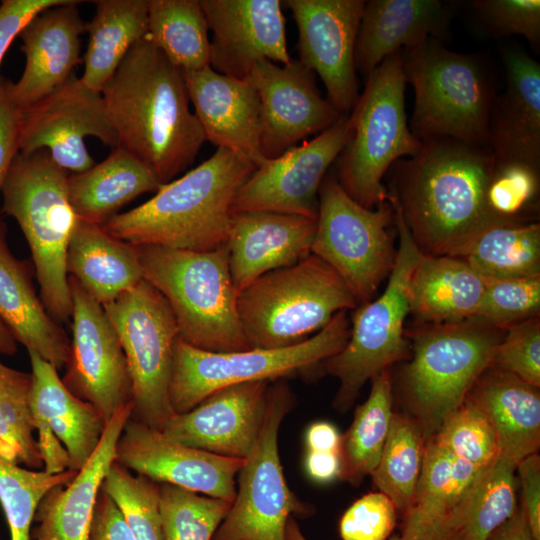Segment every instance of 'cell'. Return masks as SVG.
<instances>
[{"instance_id":"1","label":"cell","mask_w":540,"mask_h":540,"mask_svg":"<svg viewBox=\"0 0 540 540\" xmlns=\"http://www.w3.org/2000/svg\"><path fill=\"white\" fill-rule=\"evenodd\" d=\"M394 164V189L388 193L424 255L459 257L484 229L510 220L488 203L495 168L488 146L429 138L415 155Z\"/></svg>"},{"instance_id":"2","label":"cell","mask_w":540,"mask_h":540,"mask_svg":"<svg viewBox=\"0 0 540 540\" xmlns=\"http://www.w3.org/2000/svg\"><path fill=\"white\" fill-rule=\"evenodd\" d=\"M119 147L166 184L193 164L204 132L190 110L182 71L148 34L133 45L101 90Z\"/></svg>"},{"instance_id":"3","label":"cell","mask_w":540,"mask_h":540,"mask_svg":"<svg viewBox=\"0 0 540 540\" xmlns=\"http://www.w3.org/2000/svg\"><path fill=\"white\" fill-rule=\"evenodd\" d=\"M254 170L244 156L217 148L196 168L102 227L133 245L214 250L226 244L234 198Z\"/></svg>"},{"instance_id":"4","label":"cell","mask_w":540,"mask_h":540,"mask_svg":"<svg viewBox=\"0 0 540 540\" xmlns=\"http://www.w3.org/2000/svg\"><path fill=\"white\" fill-rule=\"evenodd\" d=\"M135 247L143 279L168 302L183 341L210 352L250 349L238 317L226 244L210 251Z\"/></svg>"},{"instance_id":"5","label":"cell","mask_w":540,"mask_h":540,"mask_svg":"<svg viewBox=\"0 0 540 540\" xmlns=\"http://www.w3.org/2000/svg\"><path fill=\"white\" fill-rule=\"evenodd\" d=\"M67 179V171L41 149L17 154L1 190V210L22 230L40 298L58 323L67 322L72 314L66 255L78 219L69 200Z\"/></svg>"},{"instance_id":"6","label":"cell","mask_w":540,"mask_h":540,"mask_svg":"<svg viewBox=\"0 0 540 540\" xmlns=\"http://www.w3.org/2000/svg\"><path fill=\"white\" fill-rule=\"evenodd\" d=\"M358 302L342 278L310 253L294 265L268 272L241 290L237 312L250 349L296 345Z\"/></svg>"},{"instance_id":"7","label":"cell","mask_w":540,"mask_h":540,"mask_svg":"<svg viewBox=\"0 0 540 540\" xmlns=\"http://www.w3.org/2000/svg\"><path fill=\"white\" fill-rule=\"evenodd\" d=\"M406 84L414 90L412 134L420 141L451 138L488 146L494 86L483 61L429 38L401 51Z\"/></svg>"},{"instance_id":"8","label":"cell","mask_w":540,"mask_h":540,"mask_svg":"<svg viewBox=\"0 0 540 540\" xmlns=\"http://www.w3.org/2000/svg\"><path fill=\"white\" fill-rule=\"evenodd\" d=\"M506 330L471 321L426 324L411 334L403 395L427 439L467 398L491 366Z\"/></svg>"},{"instance_id":"9","label":"cell","mask_w":540,"mask_h":540,"mask_svg":"<svg viewBox=\"0 0 540 540\" xmlns=\"http://www.w3.org/2000/svg\"><path fill=\"white\" fill-rule=\"evenodd\" d=\"M405 87L399 51L369 75L350 112L352 129L339 155L338 181L353 200L368 209L388 201L384 175L397 160L415 155L422 145L408 127Z\"/></svg>"},{"instance_id":"10","label":"cell","mask_w":540,"mask_h":540,"mask_svg":"<svg viewBox=\"0 0 540 540\" xmlns=\"http://www.w3.org/2000/svg\"><path fill=\"white\" fill-rule=\"evenodd\" d=\"M388 201L394 210L399 246L386 288L374 301L355 308L347 343L323 362L326 372L339 380L333 407L341 413L353 406L368 380L410 356L404 322L410 313L411 277L423 254L390 194Z\"/></svg>"},{"instance_id":"11","label":"cell","mask_w":540,"mask_h":540,"mask_svg":"<svg viewBox=\"0 0 540 540\" xmlns=\"http://www.w3.org/2000/svg\"><path fill=\"white\" fill-rule=\"evenodd\" d=\"M349 335L346 311H340L310 338L279 349L210 352L178 336L169 385L171 408L174 414H183L221 388L250 381H275L323 363L345 346Z\"/></svg>"},{"instance_id":"12","label":"cell","mask_w":540,"mask_h":540,"mask_svg":"<svg viewBox=\"0 0 540 540\" xmlns=\"http://www.w3.org/2000/svg\"><path fill=\"white\" fill-rule=\"evenodd\" d=\"M318 197L311 253L342 278L358 306L367 303L395 262L388 232L395 220L393 207L389 201L376 209L361 206L333 176L324 178Z\"/></svg>"},{"instance_id":"13","label":"cell","mask_w":540,"mask_h":540,"mask_svg":"<svg viewBox=\"0 0 540 540\" xmlns=\"http://www.w3.org/2000/svg\"><path fill=\"white\" fill-rule=\"evenodd\" d=\"M103 307L126 356L133 386L131 418L162 430L175 415L169 399L178 337L175 316L161 293L144 279Z\"/></svg>"},{"instance_id":"14","label":"cell","mask_w":540,"mask_h":540,"mask_svg":"<svg viewBox=\"0 0 540 540\" xmlns=\"http://www.w3.org/2000/svg\"><path fill=\"white\" fill-rule=\"evenodd\" d=\"M294 400L284 382L272 381L260 435L238 472L235 499L212 540H285L290 517L314 513L290 490L279 456V429Z\"/></svg>"},{"instance_id":"15","label":"cell","mask_w":540,"mask_h":540,"mask_svg":"<svg viewBox=\"0 0 540 540\" xmlns=\"http://www.w3.org/2000/svg\"><path fill=\"white\" fill-rule=\"evenodd\" d=\"M72 338L65 373L67 389L92 404L105 423L133 403V386L119 337L104 307L68 276Z\"/></svg>"},{"instance_id":"16","label":"cell","mask_w":540,"mask_h":540,"mask_svg":"<svg viewBox=\"0 0 540 540\" xmlns=\"http://www.w3.org/2000/svg\"><path fill=\"white\" fill-rule=\"evenodd\" d=\"M351 129L350 113L343 114L312 140L267 159L239 188L232 214L270 211L317 219L320 186L346 146Z\"/></svg>"},{"instance_id":"17","label":"cell","mask_w":540,"mask_h":540,"mask_svg":"<svg viewBox=\"0 0 540 540\" xmlns=\"http://www.w3.org/2000/svg\"><path fill=\"white\" fill-rule=\"evenodd\" d=\"M86 136L113 148L118 145L101 92L87 87L73 73L62 86L22 110L19 153L46 149L59 167L80 173L95 164L84 142Z\"/></svg>"},{"instance_id":"18","label":"cell","mask_w":540,"mask_h":540,"mask_svg":"<svg viewBox=\"0 0 540 540\" xmlns=\"http://www.w3.org/2000/svg\"><path fill=\"white\" fill-rule=\"evenodd\" d=\"M298 29L299 61L317 73L327 99L349 114L359 93L355 45L364 0H286Z\"/></svg>"},{"instance_id":"19","label":"cell","mask_w":540,"mask_h":540,"mask_svg":"<svg viewBox=\"0 0 540 540\" xmlns=\"http://www.w3.org/2000/svg\"><path fill=\"white\" fill-rule=\"evenodd\" d=\"M247 78L260 102V147L265 159L279 157L341 115L316 86L315 73L299 60L258 62Z\"/></svg>"},{"instance_id":"20","label":"cell","mask_w":540,"mask_h":540,"mask_svg":"<svg viewBox=\"0 0 540 540\" xmlns=\"http://www.w3.org/2000/svg\"><path fill=\"white\" fill-rule=\"evenodd\" d=\"M245 459L220 456L176 442L161 430L130 418L115 461L156 483L175 485L232 503L235 478Z\"/></svg>"},{"instance_id":"21","label":"cell","mask_w":540,"mask_h":540,"mask_svg":"<svg viewBox=\"0 0 540 540\" xmlns=\"http://www.w3.org/2000/svg\"><path fill=\"white\" fill-rule=\"evenodd\" d=\"M209 30L210 67L246 78L260 61H291L279 0H200Z\"/></svg>"},{"instance_id":"22","label":"cell","mask_w":540,"mask_h":540,"mask_svg":"<svg viewBox=\"0 0 540 540\" xmlns=\"http://www.w3.org/2000/svg\"><path fill=\"white\" fill-rule=\"evenodd\" d=\"M271 383L250 381L216 390L190 411L175 414L161 431L193 448L246 459L261 432Z\"/></svg>"},{"instance_id":"23","label":"cell","mask_w":540,"mask_h":540,"mask_svg":"<svg viewBox=\"0 0 540 540\" xmlns=\"http://www.w3.org/2000/svg\"><path fill=\"white\" fill-rule=\"evenodd\" d=\"M182 73L206 141L244 156L255 168L261 166L267 159L260 147V102L250 80L210 66Z\"/></svg>"},{"instance_id":"24","label":"cell","mask_w":540,"mask_h":540,"mask_svg":"<svg viewBox=\"0 0 540 540\" xmlns=\"http://www.w3.org/2000/svg\"><path fill=\"white\" fill-rule=\"evenodd\" d=\"M317 219L279 212L233 213L228 264L239 293L260 276L296 264L311 253Z\"/></svg>"},{"instance_id":"25","label":"cell","mask_w":540,"mask_h":540,"mask_svg":"<svg viewBox=\"0 0 540 540\" xmlns=\"http://www.w3.org/2000/svg\"><path fill=\"white\" fill-rule=\"evenodd\" d=\"M49 7L20 31L25 67L20 79L10 81L15 103L26 109L62 86L80 61V35L85 31L77 4Z\"/></svg>"},{"instance_id":"26","label":"cell","mask_w":540,"mask_h":540,"mask_svg":"<svg viewBox=\"0 0 540 540\" xmlns=\"http://www.w3.org/2000/svg\"><path fill=\"white\" fill-rule=\"evenodd\" d=\"M502 54L507 84L492 105L487 145L496 164L540 171V64L520 48Z\"/></svg>"},{"instance_id":"27","label":"cell","mask_w":540,"mask_h":540,"mask_svg":"<svg viewBox=\"0 0 540 540\" xmlns=\"http://www.w3.org/2000/svg\"><path fill=\"white\" fill-rule=\"evenodd\" d=\"M455 8L454 1H365L355 45L356 71L366 81L386 57L429 38L443 41Z\"/></svg>"},{"instance_id":"28","label":"cell","mask_w":540,"mask_h":540,"mask_svg":"<svg viewBox=\"0 0 540 540\" xmlns=\"http://www.w3.org/2000/svg\"><path fill=\"white\" fill-rule=\"evenodd\" d=\"M132 412L133 403L118 410L106 424L96 450L74 478L45 494L35 513L37 526L31 531L32 540H89L103 480L115 461L118 440Z\"/></svg>"},{"instance_id":"29","label":"cell","mask_w":540,"mask_h":540,"mask_svg":"<svg viewBox=\"0 0 540 540\" xmlns=\"http://www.w3.org/2000/svg\"><path fill=\"white\" fill-rule=\"evenodd\" d=\"M6 234V224L0 221V320L17 343L60 370L68 359L70 340L37 295L31 265L12 254Z\"/></svg>"},{"instance_id":"30","label":"cell","mask_w":540,"mask_h":540,"mask_svg":"<svg viewBox=\"0 0 540 540\" xmlns=\"http://www.w3.org/2000/svg\"><path fill=\"white\" fill-rule=\"evenodd\" d=\"M31 365L30 410L43 419L66 449L70 470L78 472L96 450L106 423L99 411L71 393L58 369L27 350Z\"/></svg>"},{"instance_id":"31","label":"cell","mask_w":540,"mask_h":540,"mask_svg":"<svg viewBox=\"0 0 540 540\" xmlns=\"http://www.w3.org/2000/svg\"><path fill=\"white\" fill-rule=\"evenodd\" d=\"M468 396L496 434L500 456L516 465L540 446V392L518 377L489 367Z\"/></svg>"},{"instance_id":"32","label":"cell","mask_w":540,"mask_h":540,"mask_svg":"<svg viewBox=\"0 0 540 540\" xmlns=\"http://www.w3.org/2000/svg\"><path fill=\"white\" fill-rule=\"evenodd\" d=\"M66 270L102 306L143 279L135 245L81 219L69 241Z\"/></svg>"},{"instance_id":"33","label":"cell","mask_w":540,"mask_h":540,"mask_svg":"<svg viewBox=\"0 0 540 540\" xmlns=\"http://www.w3.org/2000/svg\"><path fill=\"white\" fill-rule=\"evenodd\" d=\"M163 184L139 159L122 147L90 169L68 175L67 189L78 219L104 225L141 194L156 193Z\"/></svg>"},{"instance_id":"34","label":"cell","mask_w":540,"mask_h":540,"mask_svg":"<svg viewBox=\"0 0 540 540\" xmlns=\"http://www.w3.org/2000/svg\"><path fill=\"white\" fill-rule=\"evenodd\" d=\"M486 285L461 258L423 254L410 281V313L425 324L466 321L475 313Z\"/></svg>"},{"instance_id":"35","label":"cell","mask_w":540,"mask_h":540,"mask_svg":"<svg viewBox=\"0 0 540 540\" xmlns=\"http://www.w3.org/2000/svg\"><path fill=\"white\" fill-rule=\"evenodd\" d=\"M486 470L457 459L427 438L415 498L402 515L398 536H411L452 515L474 495Z\"/></svg>"},{"instance_id":"36","label":"cell","mask_w":540,"mask_h":540,"mask_svg":"<svg viewBox=\"0 0 540 540\" xmlns=\"http://www.w3.org/2000/svg\"><path fill=\"white\" fill-rule=\"evenodd\" d=\"M84 55L83 83L101 92L135 43L148 34V0H98Z\"/></svg>"},{"instance_id":"37","label":"cell","mask_w":540,"mask_h":540,"mask_svg":"<svg viewBox=\"0 0 540 540\" xmlns=\"http://www.w3.org/2000/svg\"><path fill=\"white\" fill-rule=\"evenodd\" d=\"M458 258L487 282L540 276V225L524 218L495 223Z\"/></svg>"},{"instance_id":"38","label":"cell","mask_w":540,"mask_h":540,"mask_svg":"<svg viewBox=\"0 0 540 540\" xmlns=\"http://www.w3.org/2000/svg\"><path fill=\"white\" fill-rule=\"evenodd\" d=\"M366 401L354 413L348 430L341 435L339 478L353 487L376 468L389 432L392 418V383L389 369L371 379Z\"/></svg>"},{"instance_id":"39","label":"cell","mask_w":540,"mask_h":540,"mask_svg":"<svg viewBox=\"0 0 540 540\" xmlns=\"http://www.w3.org/2000/svg\"><path fill=\"white\" fill-rule=\"evenodd\" d=\"M208 31L200 0H148V37L181 71L210 66Z\"/></svg>"},{"instance_id":"40","label":"cell","mask_w":540,"mask_h":540,"mask_svg":"<svg viewBox=\"0 0 540 540\" xmlns=\"http://www.w3.org/2000/svg\"><path fill=\"white\" fill-rule=\"evenodd\" d=\"M425 441L413 417L392 414L380 460L370 476L378 491L388 496L402 515L415 498Z\"/></svg>"},{"instance_id":"41","label":"cell","mask_w":540,"mask_h":540,"mask_svg":"<svg viewBox=\"0 0 540 540\" xmlns=\"http://www.w3.org/2000/svg\"><path fill=\"white\" fill-rule=\"evenodd\" d=\"M31 373L0 360V456L20 466L39 470L43 462L34 436L30 410Z\"/></svg>"},{"instance_id":"42","label":"cell","mask_w":540,"mask_h":540,"mask_svg":"<svg viewBox=\"0 0 540 540\" xmlns=\"http://www.w3.org/2000/svg\"><path fill=\"white\" fill-rule=\"evenodd\" d=\"M76 471L47 474L9 462L0 456V505L10 540H31L32 523L37 507L52 488L69 483Z\"/></svg>"},{"instance_id":"43","label":"cell","mask_w":540,"mask_h":540,"mask_svg":"<svg viewBox=\"0 0 540 540\" xmlns=\"http://www.w3.org/2000/svg\"><path fill=\"white\" fill-rule=\"evenodd\" d=\"M231 504L175 485L159 483L163 539L212 540Z\"/></svg>"},{"instance_id":"44","label":"cell","mask_w":540,"mask_h":540,"mask_svg":"<svg viewBox=\"0 0 540 540\" xmlns=\"http://www.w3.org/2000/svg\"><path fill=\"white\" fill-rule=\"evenodd\" d=\"M428 438L457 459L477 469L488 468L500 455L492 425L469 396Z\"/></svg>"},{"instance_id":"45","label":"cell","mask_w":540,"mask_h":540,"mask_svg":"<svg viewBox=\"0 0 540 540\" xmlns=\"http://www.w3.org/2000/svg\"><path fill=\"white\" fill-rule=\"evenodd\" d=\"M101 489L116 503L137 540H164L159 508V483L116 461L110 466Z\"/></svg>"},{"instance_id":"46","label":"cell","mask_w":540,"mask_h":540,"mask_svg":"<svg viewBox=\"0 0 540 540\" xmlns=\"http://www.w3.org/2000/svg\"><path fill=\"white\" fill-rule=\"evenodd\" d=\"M516 466L499 455L487 468L467 519L471 540H485L516 511Z\"/></svg>"},{"instance_id":"47","label":"cell","mask_w":540,"mask_h":540,"mask_svg":"<svg viewBox=\"0 0 540 540\" xmlns=\"http://www.w3.org/2000/svg\"><path fill=\"white\" fill-rule=\"evenodd\" d=\"M539 311L540 276L491 281L468 321L506 330L539 316Z\"/></svg>"},{"instance_id":"48","label":"cell","mask_w":540,"mask_h":540,"mask_svg":"<svg viewBox=\"0 0 540 540\" xmlns=\"http://www.w3.org/2000/svg\"><path fill=\"white\" fill-rule=\"evenodd\" d=\"M470 4L488 34L495 37L521 35L534 49H538L539 0H475Z\"/></svg>"},{"instance_id":"49","label":"cell","mask_w":540,"mask_h":540,"mask_svg":"<svg viewBox=\"0 0 540 540\" xmlns=\"http://www.w3.org/2000/svg\"><path fill=\"white\" fill-rule=\"evenodd\" d=\"M540 387L539 316L512 325L505 331L491 366Z\"/></svg>"},{"instance_id":"50","label":"cell","mask_w":540,"mask_h":540,"mask_svg":"<svg viewBox=\"0 0 540 540\" xmlns=\"http://www.w3.org/2000/svg\"><path fill=\"white\" fill-rule=\"evenodd\" d=\"M539 191V171L520 163L496 164L487 197L491 210L503 219H522Z\"/></svg>"},{"instance_id":"51","label":"cell","mask_w":540,"mask_h":540,"mask_svg":"<svg viewBox=\"0 0 540 540\" xmlns=\"http://www.w3.org/2000/svg\"><path fill=\"white\" fill-rule=\"evenodd\" d=\"M397 509L382 492H370L343 513L339 521L341 540H387L396 524Z\"/></svg>"},{"instance_id":"52","label":"cell","mask_w":540,"mask_h":540,"mask_svg":"<svg viewBox=\"0 0 540 540\" xmlns=\"http://www.w3.org/2000/svg\"><path fill=\"white\" fill-rule=\"evenodd\" d=\"M22 109L15 103L10 81L0 76V196L13 160L20 150Z\"/></svg>"},{"instance_id":"53","label":"cell","mask_w":540,"mask_h":540,"mask_svg":"<svg viewBox=\"0 0 540 540\" xmlns=\"http://www.w3.org/2000/svg\"><path fill=\"white\" fill-rule=\"evenodd\" d=\"M68 0H4L0 4V64L23 27L41 11Z\"/></svg>"},{"instance_id":"54","label":"cell","mask_w":540,"mask_h":540,"mask_svg":"<svg viewBox=\"0 0 540 540\" xmlns=\"http://www.w3.org/2000/svg\"><path fill=\"white\" fill-rule=\"evenodd\" d=\"M521 486V503L535 540H540V457L538 453L523 458L516 466Z\"/></svg>"},{"instance_id":"55","label":"cell","mask_w":540,"mask_h":540,"mask_svg":"<svg viewBox=\"0 0 540 540\" xmlns=\"http://www.w3.org/2000/svg\"><path fill=\"white\" fill-rule=\"evenodd\" d=\"M89 540H137L119 507L102 489L95 505Z\"/></svg>"},{"instance_id":"56","label":"cell","mask_w":540,"mask_h":540,"mask_svg":"<svg viewBox=\"0 0 540 540\" xmlns=\"http://www.w3.org/2000/svg\"><path fill=\"white\" fill-rule=\"evenodd\" d=\"M476 492L462 507L447 518L408 537L398 535L389 540H471L467 519Z\"/></svg>"},{"instance_id":"57","label":"cell","mask_w":540,"mask_h":540,"mask_svg":"<svg viewBox=\"0 0 540 540\" xmlns=\"http://www.w3.org/2000/svg\"><path fill=\"white\" fill-rule=\"evenodd\" d=\"M305 470L308 476L316 482H330L340 476V455L337 452L307 451Z\"/></svg>"},{"instance_id":"58","label":"cell","mask_w":540,"mask_h":540,"mask_svg":"<svg viewBox=\"0 0 540 540\" xmlns=\"http://www.w3.org/2000/svg\"><path fill=\"white\" fill-rule=\"evenodd\" d=\"M305 443L307 451L339 453L341 435L333 424L315 422L307 429Z\"/></svg>"},{"instance_id":"59","label":"cell","mask_w":540,"mask_h":540,"mask_svg":"<svg viewBox=\"0 0 540 540\" xmlns=\"http://www.w3.org/2000/svg\"><path fill=\"white\" fill-rule=\"evenodd\" d=\"M485 540H535L524 511L518 505L514 514L497 527Z\"/></svg>"},{"instance_id":"60","label":"cell","mask_w":540,"mask_h":540,"mask_svg":"<svg viewBox=\"0 0 540 540\" xmlns=\"http://www.w3.org/2000/svg\"><path fill=\"white\" fill-rule=\"evenodd\" d=\"M16 351L17 341L0 320V354L14 355Z\"/></svg>"},{"instance_id":"61","label":"cell","mask_w":540,"mask_h":540,"mask_svg":"<svg viewBox=\"0 0 540 540\" xmlns=\"http://www.w3.org/2000/svg\"><path fill=\"white\" fill-rule=\"evenodd\" d=\"M285 540H308L301 532L297 522L290 517L286 524Z\"/></svg>"}]
</instances>
